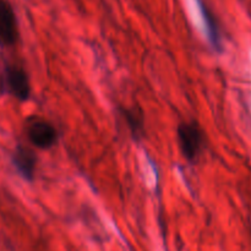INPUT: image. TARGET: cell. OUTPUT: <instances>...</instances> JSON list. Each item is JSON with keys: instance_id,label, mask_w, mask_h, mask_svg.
Returning <instances> with one entry per match:
<instances>
[{"instance_id": "obj_1", "label": "cell", "mask_w": 251, "mask_h": 251, "mask_svg": "<svg viewBox=\"0 0 251 251\" xmlns=\"http://www.w3.org/2000/svg\"><path fill=\"white\" fill-rule=\"evenodd\" d=\"M178 144L181 154L189 162H195L203 150L205 136L200 125L196 122H183L179 124Z\"/></svg>"}, {"instance_id": "obj_2", "label": "cell", "mask_w": 251, "mask_h": 251, "mask_svg": "<svg viewBox=\"0 0 251 251\" xmlns=\"http://www.w3.org/2000/svg\"><path fill=\"white\" fill-rule=\"evenodd\" d=\"M27 137L34 147L39 150H49L58 140L56 129L47 120L37 119L27 126Z\"/></svg>"}, {"instance_id": "obj_3", "label": "cell", "mask_w": 251, "mask_h": 251, "mask_svg": "<svg viewBox=\"0 0 251 251\" xmlns=\"http://www.w3.org/2000/svg\"><path fill=\"white\" fill-rule=\"evenodd\" d=\"M19 41L16 15L7 0H0V42L4 46H14Z\"/></svg>"}, {"instance_id": "obj_4", "label": "cell", "mask_w": 251, "mask_h": 251, "mask_svg": "<svg viewBox=\"0 0 251 251\" xmlns=\"http://www.w3.org/2000/svg\"><path fill=\"white\" fill-rule=\"evenodd\" d=\"M5 76L11 95L20 102L28 100L31 96V85L26 71L19 66H7Z\"/></svg>"}, {"instance_id": "obj_5", "label": "cell", "mask_w": 251, "mask_h": 251, "mask_svg": "<svg viewBox=\"0 0 251 251\" xmlns=\"http://www.w3.org/2000/svg\"><path fill=\"white\" fill-rule=\"evenodd\" d=\"M12 164L25 180H33L36 176L37 156L32 150L19 145L12 154Z\"/></svg>"}, {"instance_id": "obj_6", "label": "cell", "mask_w": 251, "mask_h": 251, "mask_svg": "<svg viewBox=\"0 0 251 251\" xmlns=\"http://www.w3.org/2000/svg\"><path fill=\"white\" fill-rule=\"evenodd\" d=\"M198 5L199 9H200L201 16H202L203 24H205L206 34H207V38L210 41L211 46H212L215 50L222 51V37H221L220 27H218L215 16H213L212 12L207 9V6L201 0H198Z\"/></svg>"}, {"instance_id": "obj_7", "label": "cell", "mask_w": 251, "mask_h": 251, "mask_svg": "<svg viewBox=\"0 0 251 251\" xmlns=\"http://www.w3.org/2000/svg\"><path fill=\"white\" fill-rule=\"evenodd\" d=\"M122 115L126 122L127 129L135 140H141L145 135V118L141 109L136 107L123 108Z\"/></svg>"}]
</instances>
